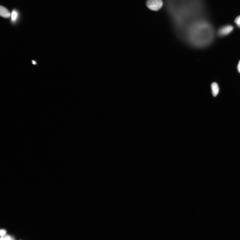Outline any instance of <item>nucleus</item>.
<instances>
[{
	"instance_id": "nucleus-1",
	"label": "nucleus",
	"mask_w": 240,
	"mask_h": 240,
	"mask_svg": "<svg viewBox=\"0 0 240 240\" xmlns=\"http://www.w3.org/2000/svg\"><path fill=\"white\" fill-rule=\"evenodd\" d=\"M163 4L161 0H147L146 2L147 7L153 11L160 10L162 7Z\"/></svg>"
},
{
	"instance_id": "nucleus-2",
	"label": "nucleus",
	"mask_w": 240,
	"mask_h": 240,
	"mask_svg": "<svg viewBox=\"0 0 240 240\" xmlns=\"http://www.w3.org/2000/svg\"><path fill=\"white\" fill-rule=\"evenodd\" d=\"M233 27L231 25H227L221 28L218 31L220 35H227L230 33L233 30Z\"/></svg>"
},
{
	"instance_id": "nucleus-3",
	"label": "nucleus",
	"mask_w": 240,
	"mask_h": 240,
	"mask_svg": "<svg viewBox=\"0 0 240 240\" xmlns=\"http://www.w3.org/2000/svg\"><path fill=\"white\" fill-rule=\"evenodd\" d=\"M0 14L1 16L6 18H10L11 16L10 13L7 9L2 6L0 8Z\"/></svg>"
},
{
	"instance_id": "nucleus-4",
	"label": "nucleus",
	"mask_w": 240,
	"mask_h": 240,
	"mask_svg": "<svg viewBox=\"0 0 240 240\" xmlns=\"http://www.w3.org/2000/svg\"><path fill=\"white\" fill-rule=\"evenodd\" d=\"M212 93L213 96L216 97L218 93L219 88L218 86L216 83H213L211 85Z\"/></svg>"
},
{
	"instance_id": "nucleus-5",
	"label": "nucleus",
	"mask_w": 240,
	"mask_h": 240,
	"mask_svg": "<svg viewBox=\"0 0 240 240\" xmlns=\"http://www.w3.org/2000/svg\"><path fill=\"white\" fill-rule=\"evenodd\" d=\"M18 17V13L16 10H14L12 11L11 14V21L13 22H16Z\"/></svg>"
},
{
	"instance_id": "nucleus-6",
	"label": "nucleus",
	"mask_w": 240,
	"mask_h": 240,
	"mask_svg": "<svg viewBox=\"0 0 240 240\" xmlns=\"http://www.w3.org/2000/svg\"><path fill=\"white\" fill-rule=\"evenodd\" d=\"M235 22L239 27H240V16L237 17L235 20Z\"/></svg>"
},
{
	"instance_id": "nucleus-7",
	"label": "nucleus",
	"mask_w": 240,
	"mask_h": 240,
	"mask_svg": "<svg viewBox=\"0 0 240 240\" xmlns=\"http://www.w3.org/2000/svg\"><path fill=\"white\" fill-rule=\"evenodd\" d=\"M6 233V231L4 230H1V236H4Z\"/></svg>"
},
{
	"instance_id": "nucleus-8",
	"label": "nucleus",
	"mask_w": 240,
	"mask_h": 240,
	"mask_svg": "<svg viewBox=\"0 0 240 240\" xmlns=\"http://www.w3.org/2000/svg\"><path fill=\"white\" fill-rule=\"evenodd\" d=\"M238 69L239 73H240V61L239 63L238 66Z\"/></svg>"
},
{
	"instance_id": "nucleus-9",
	"label": "nucleus",
	"mask_w": 240,
	"mask_h": 240,
	"mask_svg": "<svg viewBox=\"0 0 240 240\" xmlns=\"http://www.w3.org/2000/svg\"><path fill=\"white\" fill-rule=\"evenodd\" d=\"M33 64H34V65H36V62H35V61H33Z\"/></svg>"
}]
</instances>
